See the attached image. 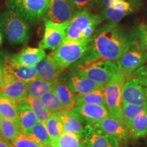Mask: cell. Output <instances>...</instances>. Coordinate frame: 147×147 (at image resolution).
I'll list each match as a JSON object with an SVG mask.
<instances>
[{
  "instance_id": "cell-1",
  "label": "cell",
  "mask_w": 147,
  "mask_h": 147,
  "mask_svg": "<svg viewBox=\"0 0 147 147\" xmlns=\"http://www.w3.org/2000/svg\"><path fill=\"white\" fill-rule=\"evenodd\" d=\"M137 44L136 37L131 29L118 23L106 22L97 27L90 40L89 50L74 65L97 59L116 62Z\"/></svg>"
},
{
  "instance_id": "cell-2",
  "label": "cell",
  "mask_w": 147,
  "mask_h": 147,
  "mask_svg": "<svg viewBox=\"0 0 147 147\" xmlns=\"http://www.w3.org/2000/svg\"><path fill=\"white\" fill-rule=\"evenodd\" d=\"M103 21L100 14L92 13L89 10L76 12L71 18L64 40H88Z\"/></svg>"
},
{
  "instance_id": "cell-3",
  "label": "cell",
  "mask_w": 147,
  "mask_h": 147,
  "mask_svg": "<svg viewBox=\"0 0 147 147\" xmlns=\"http://www.w3.org/2000/svg\"><path fill=\"white\" fill-rule=\"evenodd\" d=\"M0 32L10 43L19 45L28 41L30 27L23 18L9 10L0 14Z\"/></svg>"
},
{
  "instance_id": "cell-4",
  "label": "cell",
  "mask_w": 147,
  "mask_h": 147,
  "mask_svg": "<svg viewBox=\"0 0 147 147\" xmlns=\"http://www.w3.org/2000/svg\"><path fill=\"white\" fill-rule=\"evenodd\" d=\"M88 40H63L50 56L61 69L71 67L81 59L89 48Z\"/></svg>"
},
{
  "instance_id": "cell-5",
  "label": "cell",
  "mask_w": 147,
  "mask_h": 147,
  "mask_svg": "<svg viewBox=\"0 0 147 147\" xmlns=\"http://www.w3.org/2000/svg\"><path fill=\"white\" fill-rule=\"evenodd\" d=\"M75 71L97 84L104 86L117 71L115 62L105 59H97L71 66Z\"/></svg>"
},
{
  "instance_id": "cell-6",
  "label": "cell",
  "mask_w": 147,
  "mask_h": 147,
  "mask_svg": "<svg viewBox=\"0 0 147 147\" xmlns=\"http://www.w3.org/2000/svg\"><path fill=\"white\" fill-rule=\"evenodd\" d=\"M6 2L10 10L27 23H35L45 17L51 0H6Z\"/></svg>"
},
{
  "instance_id": "cell-7",
  "label": "cell",
  "mask_w": 147,
  "mask_h": 147,
  "mask_svg": "<svg viewBox=\"0 0 147 147\" xmlns=\"http://www.w3.org/2000/svg\"><path fill=\"white\" fill-rule=\"evenodd\" d=\"M126 77L118 71L104 86L106 106L110 117L122 119V91Z\"/></svg>"
},
{
  "instance_id": "cell-8",
  "label": "cell",
  "mask_w": 147,
  "mask_h": 147,
  "mask_svg": "<svg viewBox=\"0 0 147 147\" xmlns=\"http://www.w3.org/2000/svg\"><path fill=\"white\" fill-rule=\"evenodd\" d=\"M122 102L147 106V77L133 76L126 80L123 87Z\"/></svg>"
},
{
  "instance_id": "cell-9",
  "label": "cell",
  "mask_w": 147,
  "mask_h": 147,
  "mask_svg": "<svg viewBox=\"0 0 147 147\" xmlns=\"http://www.w3.org/2000/svg\"><path fill=\"white\" fill-rule=\"evenodd\" d=\"M0 93L15 102L18 106L27 104V82L18 80L3 71L2 80L0 82Z\"/></svg>"
},
{
  "instance_id": "cell-10",
  "label": "cell",
  "mask_w": 147,
  "mask_h": 147,
  "mask_svg": "<svg viewBox=\"0 0 147 147\" xmlns=\"http://www.w3.org/2000/svg\"><path fill=\"white\" fill-rule=\"evenodd\" d=\"M127 79L132 76L137 69L147 63V53L138 45L134 46L115 62Z\"/></svg>"
},
{
  "instance_id": "cell-11",
  "label": "cell",
  "mask_w": 147,
  "mask_h": 147,
  "mask_svg": "<svg viewBox=\"0 0 147 147\" xmlns=\"http://www.w3.org/2000/svg\"><path fill=\"white\" fill-rule=\"evenodd\" d=\"M45 34L38 46L44 50L49 49L55 51L65 39L70 21L63 23H54L49 19H45Z\"/></svg>"
},
{
  "instance_id": "cell-12",
  "label": "cell",
  "mask_w": 147,
  "mask_h": 147,
  "mask_svg": "<svg viewBox=\"0 0 147 147\" xmlns=\"http://www.w3.org/2000/svg\"><path fill=\"white\" fill-rule=\"evenodd\" d=\"M83 140L85 147H122L119 138L92 125H85Z\"/></svg>"
},
{
  "instance_id": "cell-13",
  "label": "cell",
  "mask_w": 147,
  "mask_h": 147,
  "mask_svg": "<svg viewBox=\"0 0 147 147\" xmlns=\"http://www.w3.org/2000/svg\"><path fill=\"white\" fill-rule=\"evenodd\" d=\"M72 110L84 125H92L103 119L110 117L107 108L99 104H81L76 106Z\"/></svg>"
},
{
  "instance_id": "cell-14",
  "label": "cell",
  "mask_w": 147,
  "mask_h": 147,
  "mask_svg": "<svg viewBox=\"0 0 147 147\" xmlns=\"http://www.w3.org/2000/svg\"><path fill=\"white\" fill-rule=\"evenodd\" d=\"M92 126L112 136L117 138L122 142L128 141L132 138L127 127L122 119L108 117L95 123Z\"/></svg>"
},
{
  "instance_id": "cell-15",
  "label": "cell",
  "mask_w": 147,
  "mask_h": 147,
  "mask_svg": "<svg viewBox=\"0 0 147 147\" xmlns=\"http://www.w3.org/2000/svg\"><path fill=\"white\" fill-rule=\"evenodd\" d=\"M78 12L67 0H51L45 19L54 23H63L69 22Z\"/></svg>"
},
{
  "instance_id": "cell-16",
  "label": "cell",
  "mask_w": 147,
  "mask_h": 147,
  "mask_svg": "<svg viewBox=\"0 0 147 147\" xmlns=\"http://www.w3.org/2000/svg\"><path fill=\"white\" fill-rule=\"evenodd\" d=\"M64 82L76 95L87 94L103 87L75 70L69 71L65 75Z\"/></svg>"
},
{
  "instance_id": "cell-17",
  "label": "cell",
  "mask_w": 147,
  "mask_h": 147,
  "mask_svg": "<svg viewBox=\"0 0 147 147\" xmlns=\"http://www.w3.org/2000/svg\"><path fill=\"white\" fill-rule=\"evenodd\" d=\"M3 71L24 82H29L38 77L36 66H25L16 63L12 57L7 56L3 62Z\"/></svg>"
},
{
  "instance_id": "cell-18",
  "label": "cell",
  "mask_w": 147,
  "mask_h": 147,
  "mask_svg": "<svg viewBox=\"0 0 147 147\" xmlns=\"http://www.w3.org/2000/svg\"><path fill=\"white\" fill-rule=\"evenodd\" d=\"M56 113L63 126V132L74 134L83 140L85 125L72 110H63Z\"/></svg>"
},
{
  "instance_id": "cell-19",
  "label": "cell",
  "mask_w": 147,
  "mask_h": 147,
  "mask_svg": "<svg viewBox=\"0 0 147 147\" xmlns=\"http://www.w3.org/2000/svg\"><path fill=\"white\" fill-rule=\"evenodd\" d=\"M38 78L49 82H57L63 70L53 61L50 55L46 56L36 65Z\"/></svg>"
},
{
  "instance_id": "cell-20",
  "label": "cell",
  "mask_w": 147,
  "mask_h": 147,
  "mask_svg": "<svg viewBox=\"0 0 147 147\" xmlns=\"http://www.w3.org/2000/svg\"><path fill=\"white\" fill-rule=\"evenodd\" d=\"M46 57L44 49L40 48L26 47L12 56L16 63L25 66H36Z\"/></svg>"
},
{
  "instance_id": "cell-21",
  "label": "cell",
  "mask_w": 147,
  "mask_h": 147,
  "mask_svg": "<svg viewBox=\"0 0 147 147\" xmlns=\"http://www.w3.org/2000/svg\"><path fill=\"white\" fill-rule=\"evenodd\" d=\"M18 125L22 133L29 136L31 130L38 122L36 115L28 104H24L18 106Z\"/></svg>"
},
{
  "instance_id": "cell-22",
  "label": "cell",
  "mask_w": 147,
  "mask_h": 147,
  "mask_svg": "<svg viewBox=\"0 0 147 147\" xmlns=\"http://www.w3.org/2000/svg\"><path fill=\"white\" fill-rule=\"evenodd\" d=\"M63 108L65 110H72L76 106V95L75 94L65 82H58L53 90Z\"/></svg>"
},
{
  "instance_id": "cell-23",
  "label": "cell",
  "mask_w": 147,
  "mask_h": 147,
  "mask_svg": "<svg viewBox=\"0 0 147 147\" xmlns=\"http://www.w3.org/2000/svg\"><path fill=\"white\" fill-rule=\"evenodd\" d=\"M59 81L49 82L37 77L27 82V96L41 97L47 92L53 91Z\"/></svg>"
},
{
  "instance_id": "cell-24",
  "label": "cell",
  "mask_w": 147,
  "mask_h": 147,
  "mask_svg": "<svg viewBox=\"0 0 147 147\" xmlns=\"http://www.w3.org/2000/svg\"><path fill=\"white\" fill-rule=\"evenodd\" d=\"M127 127L134 138L138 139L146 136L147 135V111L136 116Z\"/></svg>"
},
{
  "instance_id": "cell-25",
  "label": "cell",
  "mask_w": 147,
  "mask_h": 147,
  "mask_svg": "<svg viewBox=\"0 0 147 147\" xmlns=\"http://www.w3.org/2000/svg\"><path fill=\"white\" fill-rule=\"evenodd\" d=\"M0 116L18 124V105L0 93Z\"/></svg>"
},
{
  "instance_id": "cell-26",
  "label": "cell",
  "mask_w": 147,
  "mask_h": 147,
  "mask_svg": "<svg viewBox=\"0 0 147 147\" xmlns=\"http://www.w3.org/2000/svg\"><path fill=\"white\" fill-rule=\"evenodd\" d=\"M104 86L87 94L76 95V106L85 104H93L106 107L104 96Z\"/></svg>"
},
{
  "instance_id": "cell-27",
  "label": "cell",
  "mask_w": 147,
  "mask_h": 147,
  "mask_svg": "<svg viewBox=\"0 0 147 147\" xmlns=\"http://www.w3.org/2000/svg\"><path fill=\"white\" fill-rule=\"evenodd\" d=\"M21 134L23 133L18 123L8 119H1L0 136L2 138L12 142Z\"/></svg>"
},
{
  "instance_id": "cell-28",
  "label": "cell",
  "mask_w": 147,
  "mask_h": 147,
  "mask_svg": "<svg viewBox=\"0 0 147 147\" xmlns=\"http://www.w3.org/2000/svg\"><path fill=\"white\" fill-rule=\"evenodd\" d=\"M47 128L51 143L54 142L63 133V126L57 113H51L44 123Z\"/></svg>"
},
{
  "instance_id": "cell-29",
  "label": "cell",
  "mask_w": 147,
  "mask_h": 147,
  "mask_svg": "<svg viewBox=\"0 0 147 147\" xmlns=\"http://www.w3.org/2000/svg\"><path fill=\"white\" fill-rule=\"evenodd\" d=\"M26 103L32 109L38 122L44 123L51 114L46 108L40 97L27 96L26 98Z\"/></svg>"
},
{
  "instance_id": "cell-30",
  "label": "cell",
  "mask_w": 147,
  "mask_h": 147,
  "mask_svg": "<svg viewBox=\"0 0 147 147\" xmlns=\"http://www.w3.org/2000/svg\"><path fill=\"white\" fill-rule=\"evenodd\" d=\"M51 147H84V142L83 140L74 134L63 132L54 142L51 143Z\"/></svg>"
},
{
  "instance_id": "cell-31",
  "label": "cell",
  "mask_w": 147,
  "mask_h": 147,
  "mask_svg": "<svg viewBox=\"0 0 147 147\" xmlns=\"http://www.w3.org/2000/svg\"><path fill=\"white\" fill-rule=\"evenodd\" d=\"M147 111V106H139L122 102V120L126 125L129 123L136 116Z\"/></svg>"
},
{
  "instance_id": "cell-32",
  "label": "cell",
  "mask_w": 147,
  "mask_h": 147,
  "mask_svg": "<svg viewBox=\"0 0 147 147\" xmlns=\"http://www.w3.org/2000/svg\"><path fill=\"white\" fill-rule=\"evenodd\" d=\"M29 136L36 140L45 147H51V141L45 125L43 123L38 122L32 130Z\"/></svg>"
},
{
  "instance_id": "cell-33",
  "label": "cell",
  "mask_w": 147,
  "mask_h": 147,
  "mask_svg": "<svg viewBox=\"0 0 147 147\" xmlns=\"http://www.w3.org/2000/svg\"><path fill=\"white\" fill-rule=\"evenodd\" d=\"M40 99L46 108L51 113H59L64 110L54 91L47 92L40 97Z\"/></svg>"
},
{
  "instance_id": "cell-34",
  "label": "cell",
  "mask_w": 147,
  "mask_h": 147,
  "mask_svg": "<svg viewBox=\"0 0 147 147\" xmlns=\"http://www.w3.org/2000/svg\"><path fill=\"white\" fill-rule=\"evenodd\" d=\"M138 47L147 53V23H142L137 25L134 31Z\"/></svg>"
},
{
  "instance_id": "cell-35",
  "label": "cell",
  "mask_w": 147,
  "mask_h": 147,
  "mask_svg": "<svg viewBox=\"0 0 147 147\" xmlns=\"http://www.w3.org/2000/svg\"><path fill=\"white\" fill-rule=\"evenodd\" d=\"M15 147H45L29 136L21 134L12 142Z\"/></svg>"
},
{
  "instance_id": "cell-36",
  "label": "cell",
  "mask_w": 147,
  "mask_h": 147,
  "mask_svg": "<svg viewBox=\"0 0 147 147\" xmlns=\"http://www.w3.org/2000/svg\"><path fill=\"white\" fill-rule=\"evenodd\" d=\"M77 12L97 8L99 0H67Z\"/></svg>"
},
{
  "instance_id": "cell-37",
  "label": "cell",
  "mask_w": 147,
  "mask_h": 147,
  "mask_svg": "<svg viewBox=\"0 0 147 147\" xmlns=\"http://www.w3.org/2000/svg\"><path fill=\"white\" fill-rule=\"evenodd\" d=\"M110 0H99L98 5H97V8L101 9L104 7L108 6V3H109ZM133 4L134 6L136 7L138 9H139L144 3V0H126Z\"/></svg>"
},
{
  "instance_id": "cell-38",
  "label": "cell",
  "mask_w": 147,
  "mask_h": 147,
  "mask_svg": "<svg viewBox=\"0 0 147 147\" xmlns=\"http://www.w3.org/2000/svg\"><path fill=\"white\" fill-rule=\"evenodd\" d=\"M133 76H145L147 77V63L141 66L138 69L132 74Z\"/></svg>"
},
{
  "instance_id": "cell-39",
  "label": "cell",
  "mask_w": 147,
  "mask_h": 147,
  "mask_svg": "<svg viewBox=\"0 0 147 147\" xmlns=\"http://www.w3.org/2000/svg\"><path fill=\"white\" fill-rule=\"evenodd\" d=\"M10 143L0 136V147H10Z\"/></svg>"
},
{
  "instance_id": "cell-40",
  "label": "cell",
  "mask_w": 147,
  "mask_h": 147,
  "mask_svg": "<svg viewBox=\"0 0 147 147\" xmlns=\"http://www.w3.org/2000/svg\"><path fill=\"white\" fill-rule=\"evenodd\" d=\"M1 80H2V72H1V68H0V82H1Z\"/></svg>"
},
{
  "instance_id": "cell-41",
  "label": "cell",
  "mask_w": 147,
  "mask_h": 147,
  "mask_svg": "<svg viewBox=\"0 0 147 147\" xmlns=\"http://www.w3.org/2000/svg\"><path fill=\"white\" fill-rule=\"evenodd\" d=\"M2 36H1V32H0V45H1V42H2Z\"/></svg>"
},
{
  "instance_id": "cell-42",
  "label": "cell",
  "mask_w": 147,
  "mask_h": 147,
  "mask_svg": "<svg viewBox=\"0 0 147 147\" xmlns=\"http://www.w3.org/2000/svg\"><path fill=\"white\" fill-rule=\"evenodd\" d=\"M1 116H0V129H1Z\"/></svg>"
},
{
  "instance_id": "cell-43",
  "label": "cell",
  "mask_w": 147,
  "mask_h": 147,
  "mask_svg": "<svg viewBox=\"0 0 147 147\" xmlns=\"http://www.w3.org/2000/svg\"><path fill=\"white\" fill-rule=\"evenodd\" d=\"M10 147H15V146H14V145L12 144H10Z\"/></svg>"
},
{
  "instance_id": "cell-44",
  "label": "cell",
  "mask_w": 147,
  "mask_h": 147,
  "mask_svg": "<svg viewBox=\"0 0 147 147\" xmlns=\"http://www.w3.org/2000/svg\"><path fill=\"white\" fill-rule=\"evenodd\" d=\"M84 147H85V146H84Z\"/></svg>"
}]
</instances>
